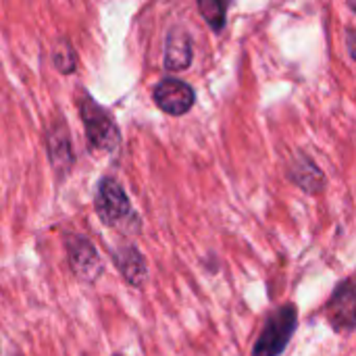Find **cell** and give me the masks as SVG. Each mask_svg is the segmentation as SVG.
Returning <instances> with one entry per match:
<instances>
[{
  "label": "cell",
  "instance_id": "5bb4252c",
  "mask_svg": "<svg viewBox=\"0 0 356 356\" xmlns=\"http://www.w3.org/2000/svg\"><path fill=\"white\" fill-rule=\"evenodd\" d=\"M15 356H23V355H15Z\"/></svg>",
  "mask_w": 356,
  "mask_h": 356
},
{
  "label": "cell",
  "instance_id": "7a4b0ae2",
  "mask_svg": "<svg viewBox=\"0 0 356 356\" xmlns=\"http://www.w3.org/2000/svg\"><path fill=\"white\" fill-rule=\"evenodd\" d=\"M75 104H77V113L83 125L88 146L94 152H102V154L117 152L123 138H121V129L113 113L104 108L102 104H98L96 98L86 90H79Z\"/></svg>",
  "mask_w": 356,
  "mask_h": 356
},
{
  "label": "cell",
  "instance_id": "52a82bcc",
  "mask_svg": "<svg viewBox=\"0 0 356 356\" xmlns=\"http://www.w3.org/2000/svg\"><path fill=\"white\" fill-rule=\"evenodd\" d=\"M152 100L161 113L169 117H184L196 104V90L188 81L169 75L154 86Z\"/></svg>",
  "mask_w": 356,
  "mask_h": 356
},
{
  "label": "cell",
  "instance_id": "4fadbf2b",
  "mask_svg": "<svg viewBox=\"0 0 356 356\" xmlns=\"http://www.w3.org/2000/svg\"><path fill=\"white\" fill-rule=\"evenodd\" d=\"M355 38H356V31L353 25H348L346 27V50H348V56L355 60L356 58V46H355Z\"/></svg>",
  "mask_w": 356,
  "mask_h": 356
},
{
  "label": "cell",
  "instance_id": "5b68a950",
  "mask_svg": "<svg viewBox=\"0 0 356 356\" xmlns=\"http://www.w3.org/2000/svg\"><path fill=\"white\" fill-rule=\"evenodd\" d=\"M44 144H46V156L54 171V177L58 184H63L75 167L71 131L63 117H56L50 123V127L46 129V136H44Z\"/></svg>",
  "mask_w": 356,
  "mask_h": 356
},
{
  "label": "cell",
  "instance_id": "6da1fadb",
  "mask_svg": "<svg viewBox=\"0 0 356 356\" xmlns=\"http://www.w3.org/2000/svg\"><path fill=\"white\" fill-rule=\"evenodd\" d=\"M94 213L102 225L125 234L142 229L140 215L136 213L123 184L113 175H102L94 190Z\"/></svg>",
  "mask_w": 356,
  "mask_h": 356
},
{
  "label": "cell",
  "instance_id": "8fae6325",
  "mask_svg": "<svg viewBox=\"0 0 356 356\" xmlns=\"http://www.w3.org/2000/svg\"><path fill=\"white\" fill-rule=\"evenodd\" d=\"M234 6V2H223V0H198L196 8L200 13V17L204 19V23L215 31V33H223L227 27V13Z\"/></svg>",
  "mask_w": 356,
  "mask_h": 356
},
{
  "label": "cell",
  "instance_id": "ba28073f",
  "mask_svg": "<svg viewBox=\"0 0 356 356\" xmlns=\"http://www.w3.org/2000/svg\"><path fill=\"white\" fill-rule=\"evenodd\" d=\"M194 63V38L184 25H173L165 38L163 67L169 73L188 71Z\"/></svg>",
  "mask_w": 356,
  "mask_h": 356
},
{
  "label": "cell",
  "instance_id": "8992f818",
  "mask_svg": "<svg viewBox=\"0 0 356 356\" xmlns=\"http://www.w3.org/2000/svg\"><path fill=\"white\" fill-rule=\"evenodd\" d=\"M323 315L327 325L342 336H350L356 327V294L353 277H346L340 282L330 300L323 307Z\"/></svg>",
  "mask_w": 356,
  "mask_h": 356
},
{
  "label": "cell",
  "instance_id": "3957f363",
  "mask_svg": "<svg viewBox=\"0 0 356 356\" xmlns=\"http://www.w3.org/2000/svg\"><path fill=\"white\" fill-rule=\"evenodd\" d=\"M298 330V307L294 302L273 309L252 346V356H282Z\"/></svg>",
  "mask_w": 356,
  "mask_h": 356
},
{
  "label": "cell",
  "instance_id": "277c9868",
  "mask_svg": "<svg viewBox=\"0 0 356 356\" xmlns=\"http://www.w3.org/2000/svg\"><path fill=\"white\" fill-rule=\"evenodd\" d=\"M65 250H67L69 269L77 282L86 286H94L102 277L104 265H102L100 252L88 236L69 232L65 236Z\"/></svg>",
  "mask_w": 356,
  "mask_h": 356
},
{
  "label": "cell",
  "instance_id": "30bf717a",
  "mask_svg": "<svg viewBox=\"0 0 356 356\" xmlns=\"http://www.w3.org/2000/svg\"><path fill=\"white\" fill-rule=\"evenodd\" d=\"M288 179L302 190L305 194H321L325 188V173L319 169V165L305 152L296 154L288 165Z\"/></svg>",
  "mask_w": 356,
  "mask_h": 356
},
{
  "label": "cell",
  "instance_id": "9c48e42d",
  "mask_svg": "<svg viewBox=\"0 0 356 356\" xmlns=\"http://www.w3.org/2000/svg\"><path fill=\"white\" fill-rule=\"evenodd\" d=\"M111 259L127 286L142 288L148 282V263L136 244L127 242L117 246L115 250H111Z\"/></svg>",
  "mask_w": 356,
  "mask_h": 356
},
{
  "label": "cell",
  "instance_id": "7c38bea8",
  "mask_svg": "<svg viewBox=\"0 0 356 356\" xmlns=\"http://www.w3.org/2000/svg\"><path fill=\"white\" fill-rule=\"evenodd\" d=\"M52 65L60 75H71L77 71V50L73 48V44L67 38L56 40L52 52H50Z\"/></svg>",
  "mask_w": 356,
  "mask_h": 356
}]
</instances>
